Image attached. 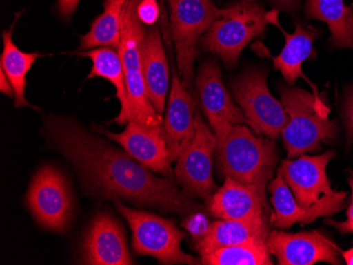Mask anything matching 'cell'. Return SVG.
<instances>
[{"mask_svg":"<svg viewBox=\"0 0 353 265\" xmlns=\"http://www.w3.org/2000/svg\"><path fill=\"white\" fill-rule=\"evenodd\" d=\"M0 91H1L3 94H6V96L14 98L13 87H12L11 83L8 80V77L6 76L3 71H0Z\"/></svg>","mask_w":353,"mask_h":265,"instance_id":"d6a6232c","label":"cell"},{"mask_svg":"<svg viewBox=\"0 0 353 265\" xmlns=\"http://www.w3.org/2000/svg\"><path fill=\"white\" fill-rule=\"evenodd\" d=\"M82 261L89 265L134 264L124 229L114 215L100 213L93 218L82 244Z\"/></svg>","mask_w":353,"mask_h":265,"instance_id":"e0dca14e","label":"cell"},{"mask_svg":"<svg viewBox=\"0 0 353 265\" xmlns=\"http://www.w3.org/2000/svg\"><path fill=\"white\" fill-rule=\"evenodd\" d=\"M342 256L347 265H353V246L346 252L342 253Z\"/></svg>","mask_w":353,"mask_h":265,"instance_id":"836d02e7","label":"cell"},{"mask_svg":"<svg viewBox=\"0 0 353 265\" xmlns=\"http://www.w3.org/2000/svg\"><path fill=\"white\" fill-rule=\"evenodd\" d=\"M267 81V69L251 68L240 74L231 88L254 132L275 140L281 134L289 116L283 103L272 96Z\"/></svg>","mask_w":353,"mask_h":265,"instance_id":"ba28073f","label":"cell"},{"mask_svg":"<svg viewBox=\"0 0 353 265\" xmlns=\"http://www.w3.org/2000/svg\"><path fill=\"white\" fill-rule=\"evenodd\" d=\"M141 0H127L123 13L122 36L119 53L124 66L130 105V120L146 127H164L162 116L157 112L148 96L142 67V49L145 25L140 21L138 6Z\"/></svg>","mask_w":353,"mask_h":265,"instance_id":"5b68a950","label":"cell"},{"mask_svg":"<svg viewBox=\"0 0 353 265\" xmlns=\"http://www.w3.org/2000/svg\"><path fill=\"white\" fill-rule=\"evenodd\" d=\"M305 13L307 19L328 25L331 48L353 50V5L347 7L344 0H307Z\"/></svg>","mask_w":353,"mask_h":265,"instance_id":"603a6c76","label":"cell"},{"mask_svg":"<svg viewBox=\"0 0 353 265\" xmlns=\"http://www.w3.org/2000/svg\"><path fill=\"white\" fill-rule=\"evenodd\" d=\"M269 233L270 220L265 218L248 221L220 219L211 224L203 237L194 240V248L202 256L224 247L267 241Z\"/></svg>","mask_w":353,"mask_h":265,"instance_id":"ffe728a7","label":"cell"},{"mask_svg":"<svg viewBox=\"0 0 353 265\" xmlns=\"http://www.w3.org/2000/svg\"><path fill=\"white\" fill-rule=\"evenodd\" d=\"M335 157L333 150L319 156H299V159L281 161L277 173H281L289 189L292 191L297 204L310 207L323 195H333L327 176V166Z\"/></svg>","mask_w":353,"mask_h":265,"instance_id":"5bb4252c","label":"cell"},{"mask_svg":"<svg viewBox=\"0 0 353 265\" xmlns=\"http://www.w3.org/2000/svg\"><path fill=\"white\" fill-rule=\"evenodd\" d=\"M182 226L190 233L194 240H197L208 233L211 224L208 222V217L198 211L188 215L185 220L182 223Z\"/></svg>","mask_w":353,"mask_h":265,"instance_id":"4316f807","label":"cell"},{"mask_svg":"<svg viewBox=\"0 0 353 265\" xmlns=\"http://www.w3.org/2000/svg\"><path fill=\"white\" fill-rule=\"evenodd\" d=\"M267 14L259 0H241L230 6L202 36L200 48L234 68L248 43L265 33Z\"/></svg>","mask_w":353,"mask_h":265,"instance_id":"277c9868","label":"cell"},{"mask_svg":"<svg viewBox=\"0 0 353 265\" xmlns=\"http://www.w3.org/2000/svg\"><path fill=\"white\" fill-rule=\"evenodd\" d=\"M267 246L271 255L276 257L279 265L342 263L340 247L322 231L292 233L275 229L270 231Z\"/></svg>","mask_w":353,"mask_h":265,"instance_id":"7c38bea8","label":"cell"},{"mask_svg":"<svg viewBox=\"0 0 353 265\" xmlns=\"http://www.w3.org/2000/svg\"><path fill=\"white\" fill-rule=\"evenodd\" d=\"M138 15L144 25H154L158 21L160 11L156 0H141L138 6Z\"/></svg>","mask_w":353,"mask_h":265,"instance_id":"83f0119b","label":"cell"},{"mask_svg":"<svg viewBox=\"0 0 353 265\" xmlns=\"http://www.w3.org/2000/svg\"><path fill=\"white\" fill-rule=\"evenodd\" d=\"M114 205L132 229V246L137 254L154 257L161 264H201V261L182 251L185 233L172 221L130 209L119 199L114 200Z\"/></svg>","mask_w":353,"mask_h":265,"instance_id":"8992f818","label":"cell"},{"mask_svg":"<svg viewBox=\"0 0 353 265\" xmlns=\"http://www.w3.org/2000/svg\"><path fill=\"white\" fill-rule=\"evenodd\" d=\"M208 211L222 220L270 219L269 205L249 186L227 177L223 185L208 201Z\"/></svg>","mask_w":353,"mask_h":265,"instance_id":"d6986e66","label":"cell"},{"mask_svg":"<svg viewBox=\"0 0 353 265\" xmlns=\"http://www.w3.org/2000/svg\"><path fill=\"white\" fill-rule=\"evenodd\" d=\"M142 67L148 96L157 112L162 116L170 89V69L161 33L157 25H152L144 39Z\"/></svg>","mask_w":353,"mask_h":265,"instance_id":"44dd1931","label":"cell"},{"mask_svg":"<svg viewBox=\"0 0 353 265\" xmlns=\"http://www.w3.org/2000/svg\"><path fill=\"white\" fill-rule=\"evenodd\" d=\"M200 257L201 264L204 265H272L274 263L268 249L267 241L224 247Z\"/></svg>","mask_w":353,"mask_h":265,"instance_id":"484cf974","label":"cell"},{"mask_svg":"<svg viewBox=\"0 0 353 265\" xmlns=\"http://www.w3.org/2000/svg\"><path fill=\"white\" fill-rule=\"evenodd\" d=\"M23 12L16 14L15 21L9 30L3 32V50L0 56V67L1 71L5 73L8 80L11 83L14 90V106L15 108H23V107H32L26 100V86H27V74L31 70L37 59L43 56L39 52H23L14 43L12 35H13L14 25L16 21L21 15Z\"/></svg>","mask_w":353,"mask_h":265,"instance_id":"cb8c5ba5","label":"cell"},{"mask_svg":"<svg viewBox=\"0 0 353 265\" xmlns=\"http://www.w3.org/2000/svg\"><path fill=\"white\" fill-rule=\"evenodd\" d=\"M272 206L270 222L276 229H290L296 223L310 224L319 217H331L346 207L347 191H336L333 195H323L319 202L310 207L297 204L292 191L285 183L281 173H277L269 185Z\"/></svg>","mask_w":353,"mask_h":265,"instance_id":"9a60e30c","label":"cell"},{"mask_svg":"<svg viewBox=\"0 0 353 265\" xmlns=\"http://www.w3.org/2000/svg\"><path fill=\"white\" fill-rule=\"evenodd\" d=\"M279 94L289 116L281 131L289 159L319 151L323 142L338 136V124L329 120L327 103H319L313 93L289 85H281Z\"/></svg>","mask_w":353,"mask_h":265,"instance_id":"3957f363","label":"cell"},{"mask_svg":"<svg viewBox=\"0 0 353 265\" xmlns=\"http://www.w3.org/2000/svg\"><path fill=\"white\" fill-rule=\"evenodd\" d=\"M279 10L293 14L297 12L301 6V0H271Z\"/></svg>","mask_w":353,"mask_h":265,"instance_id":"1f68e13d","label":"cell"},{"mask_svg":"<svg viewBox=\"0 0 353 265\" xmlns=\"http://www.w3.org/2000/svg\"><path fill=\"white\" fill-rule=\"evenodd\" d=\"M216 158L222 176L249 186L268 205L267 189L279 162V149L272 138L238 125L218 141Z\"/></svg>","mask_w":353,"mask_h":265,"instance_id":"7a4b0ae2","label":"cell"},{"mask_svg":"<svg viewBox=\"0 0 353 265\" xmlns=\"http://www.w3.org/2000/svg\"><path fill=\"white\" fill-rule=\"evenodd\" d=\"M168 3L178 71L184 86L190 89L201 36L221 17L223 9H218L211 0H168Z\"/></svg>","mask_w":353,"mask_h":265,"instance_id":"52a82bcc","label":"cell"},{"mask_svg":"<svg viewBox=\"0 0 353 265\" xmlns=\"http://www.w3.org/2000/svg\"><path fill=\"white\" fill-rule=\"evenodd\" d=\"M195 124V136L176 159L174 176L188 197L208 201L218 191L213 178V158L218 138L202 120L198 109Z\"/></svg>","mask_w":353,"mask_h":265,"instance_id":"9c48e42d","label":"cell"},{"mask_svg":"<svg viewBox=\"0 0 353 265\" xmlns=\"http://www.w3.org/2000/svg\"><path fill=\"white\" fill-rule=\"evenodd\" d=\"M43 131L50 145L72 164L95 195L181 215L201 209L172 179L154 175L130 153L89 134L72 118L49 116Z\"/></svg>","mask_w":353,"mask_h":265,"instance_id":"6da1fadb","label":"cell"},{"mask_svg":"<svg viewBox=\"0 0 353 265\" xmlns=\"http://www.w3.org/2000/svg\"><path fill=\"white\" fill-rule=\"evenodd\" d=\"M345 124H346L347 138L348 144L350 145L353 141V88L347 96L346 103H345Z\"/></svg>","mask_w":353,"mask_h":265,"instance_id":"f546056e","label":"cell"},{"mask_svg":"<svg viewBox=\"0 0 353 265\" xmlns=\"http://www.w3.org/2000/svg\"><path fill=\"white\" fill-rule=\"evenodd\" d=\"M127 0H104V11L81 37L79 51L109 47L118 50L122 36L123 13Z\"/></svg>","mask_w":353,"mask_h":265,"instance_id":"d4e9b609","label":"cell"},{"mask_svg":"<svg viewBox=\"0 0 353 265\" xmlns=\"http://www.w3.org/2000/svg\"><path fill=\"white\" fill-rule=\"evenodd\" d=\"M81 0H57V8L59 13L65 19H70L77 11Z\"/></svg>","mask_w":353,"mask_h":265,"instance_id":"4dcf8cb0","label":"cell"},{"mask_svg":"<svg viewBox=\"0 0 353 265\" xmlns=\"http://www.w3.org/2000/svg\"><path fill=\"white\" fill-rule=\"evenodd\" d=\"M196 86L202 110L218 141H221L238 125L248 124L243 110L233 102L224 86L221 70L216 61H206L200 66Z\"/></svg>","mask_w":353,"mask_h":265,"instance_id":"4fadbf2b","label":"cell"},{"mask_svg":"<svg viewBox=\"0 0 353 265\" xmlns=\"http://www.w3.org/2000/svg\"><path fill=\"white\" fill-rule=\"evenodd\" d=\"M176 70L172 72L164 131L170 162L176 161L195 136L196 102Z\"/></svg>","mask_w":353,"mask_h":265,"instance_id":"ac0fdd59","label":"cell"},{"mask_svg":"<svg viewBox=\"0 0 353 265\" xmlns=\"http://www.w3.org/2000/svg\"><path fill=\"white\" fill-rule=\"evenodd\" d=\"M349 186L351 189V200L350 205H349L348 209H347V220L344 222H340V221L331 220V219H326L325 223L330 226L335 227L338 229L342 235H346V233H353V173L350 171V176L348 178Z\"/></svg>","mask_w":353,"mask_h":265,"instance_id":"f1b7e54d","label":"cell"},{"mask_svg":"<svg viewBox=\"0 0 353 265\" xmlns=\"http://www.w3.org/2000/svg\"><path fill=\"white\" fill-rule=\"evenodd\" d=\"M26 203L39 225L48 231H67L73 217V199L66 178L57 168L46 165L35 173Z\"/></svg>","mask_w":353,"mask_h":265,"instance_id":"30bf717a","label":"cell"},{"mask_svg":"<svg viewBox=\"0 0 353 265\" xmlns=\"http://www.w3.org/2000/svg\"><path fill=\"white\" fill-rule=\"evenodd\" d=\"M97 130L120 144L127 153L154 173L168 177L172 176V162L164 127H146L136 120H130L127 123L124 131L120 134L100 128Z\"/></svg>","mask_w":353,"mask_h":265,"instance_id":"2e32d148","label":"cell"},{"mask_svg":"<svg viewBox=\"0 0 353 265\" xmlns=\"http://www.w3.org/2000/svg\"><path fill=\"white\" fill-rule=\"evenodd\" d=\"M268 23L276 25L285 36V47L281 54L273 56L261 41H257L252 47L259 56L269 57L273 61L275 70L281 71L283 78L289 86H293L299 78L305 81L312 89L313 94L319 103H326L325 93H319L316 85L309 80L303 73V64L307 59H314L315 50L313 43L322 35V30L315 29L312 25L296 23L293 33H288L281 28L279 21V10H273L267 14Z\"/></svg>","mask_w":353,"mask_h":265,"instance_id":"8fae6325","label":"cell"},{"mask_svg":"<svg viewBox=\"0 0 353 265\" xmlns=\"http://www.w3.org/2000/svg\"><path fill=\"white\" fill-rule=\"evenodd\" d=\"M77 54L88 57L92 61V67L88 74L89 80L94 77H102L114 85L117 92L116 96L121 104L120 114L114 118V122L119 125L127 124L130 120V98L124 66L119 50L109 47H102L83 51Z\"/></svg>","mask_w":353,"mask_h":265,"instance_id":"7402d4cb","label":"cell"}]
</instances>
